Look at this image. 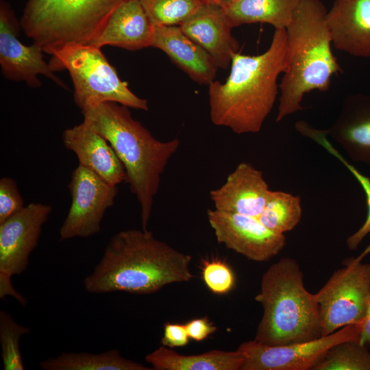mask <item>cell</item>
Here are the masks:
<instances>
[{
	"mask_svg": "<svg viewBox=\"0 0 370 370\" xmlns=\"http://www.w3.org/2000/svg\"><path fill=\"white\" fill-rule=\"evenodd\" d=\"M190 338L196 341H202L217 330L207 317L197 318L185 324Z\"/></svg>",
	"mask_w": 370,
	"mask_h": 370,
	"instance_id": "32",
	"label": "cell"
},
{
	"mask_svg": "<svg viewBox=\"0 0 370 370\" xmlns=\"http://www.w3.org/2000/svg\"><path fill=\"white\" fill-rule=\"evenodd\" d=\"M128 107L103 102L82 110L83 121L102 135L121 161L126 182L140 206L142 228L148 230L154 197L161 175L180 145L177 138L167 141L156 138Z\"/></svg>",
	"mask_w": 370,
	"mask_h": 370,
	"instance_id": "3",
	"label": "cell"
},
{
	"mask_svg": "<svg viewBox=\"0 0 370 370\" xmlns=\"http://www.w3.org/2000/svg\"><path fill=\"white\" fill-rule=\"evenodd\" d=\"M286 29H276L269 48L256 56H232L225 82L208 86L210 116L237 134L260 131L275 103L278 79L286 66Z\"/></svg>",
	"mask_w": 370,
	"mask_h": 370,
	"instance_id": "2",
	"label": "cell"
},
{
	"mask_svg": "<svg viewBox=\"0 0 370 370\" xmlns=\"http://www.w3.org/2000/svg\"><path fill=\"white\" fill-rule=\"evenodd\" d=\"M185 324L167 322L164 325L161 344L169 348L186 346L189 341Z\"/></svg>",
	"mask_w": 370,
	"mask_h": 370,
	"instance_id": "31",
	"label": "cell"
},
{
	"mask_svg": "<svg viewBox=\"0 0 370 370\" xmlns=\"http://www.w3.org/2000/svg\"><path fill=\"white\" fill-rule=\"evenodd\" d=\"M326 19L336 49L370 58V0H335Z\"/></svg>",
	"mask_w": 370,
	"mask_h": 370,
	"instance_id": "16",
	"label": "cell"
},
{
	"mask_svg": "<svg viewBox=\"0 0 370 370\" xmlns=\"http://www.w3.org/2000/svg\"><path fill=\"white\" fill-rule=\"evenodd\" d=\"M207 216L217 242L249 260L267 261L286 245L284 234L270 230L258 217L216 209L208 210Z\"/></svg>",
	"mask_w": 370,
	"mask_h": 370,
	"instance_id": "11",
	"label": "cell"
},
{
	"mask_svg": "<svg viewBox=\"0 0 370 370\" xmlns=\"http://www.w3.org/2000/svg\"><path fill=\"white\" fill-rule=\"evenodd\" d=\"M101 49L92 45L68 44L45 53L51 56L49 64L54 71H69L74 87V101L81 111L107 101L148 110V101L131 91Z\"/></svg>",
	"mask_w": 370,
	"mask_h": 370,
	"instance_id": "7",
	"label": "cell"
},
{
	"mask_svg": "<svg viewBox=\"0 0 370 370\" xmlns=\"http://www.w3.org/2000/svg\"><path fill=\"white\" fill-rule=\"evenodd\" d=\"M42 370H151L142 363L123 357L119 350L99 354L64 352L39 362Z\"/></svg>",
	"mask_w": 370,
	"mask_h": 370,
	"instance_id": "23",
	"label": "cell"
},
{
	"mask_svg": "<svg viewBox=\"0 0 370 370\" xmlns=\"http://www.w3.org/2000/svg\"><path fill=\"white\" fill-rule=\"evenodd\" d=\"M201 274L208 288L215 294L227 293L234 286L235 276L232 269L221 260H205Z\"/></svg>",
	"mask_w": 370,
	"mask_h": 370,
	"instance_id": "29",
	"label": "cell"
},
{
	"mask_svg": "<svg viewBox=\"0 0 370 370\" xmlns=\"http://www.w3.org/2000/svg\"><path fill=\"white\" fill-rule=\"evenodd\" d=\"M360 322L343 327L314 340L270 346L251 340L241 343L245 361L241 370H308L334 345L345 341L359 342Z\"/></svg>",
	"mask_w": 370,
	"mask_h": 370,
	"instance_id": "9",
	"label": "cell"
},
{
	"mask_svg": "<svg viewBox=\"0 0 370 370\" xmlns=\"http://www.w3.org/2000/svg\"><path fill=\"white\" fill-rule=\"evenodd\" d=\"M152 47L165 53L194 82L209 86L215 80L218 67L214 60L179 25L155 26Z\"/></svg>",
	"mask_w": 370,
	"mask_h": 370,
	"instance_id": "20",
	"label": "cell"
},
{
	"mask_svg": "<svg viewBox=\"0 0 370 370\" xmlns=\"http://www.w3.org/2000/svg\"><path fill=\"white\" fill-rule=\"evenodd\" d=\"M204 3L221 5L225 0H202Z\"/></svg>",
	"mask_w": 370,
	"mask_h": 370,
	"instance_id": "36",
	"label": "cell"
},
{
	"mask_svg": "<svg viewBox=\"0 0 370 370\" xmlns=\"http://www.w3.org/2000/svg\"><path fill=\"white\" fill-rule=\"evenodd\" d=\"M360 344L370 348V297L364 318L360 322Z\"/></svg>",
	"mask_w": 370,
	"mask_h": 370,
	"instance_id": "34",
	"label": "cell"
},
{
	"mask_svg": "<svg viewBox=\"0 0 370 370\" xmlns=\"http://www.w3.org/2000/svg\"><path fill=\"white\" fill-rule=\"evenodd\" d=\"M255 299L263 308L254 338L257 342L278 346L321 336L316 294L305 288L303 273L294 259L282 258L268 268Z\"/></svg>",
	"mask_w": 370,
	"mask_h": 370,
	"instance_id": "5",
	"label": "cell"
},
{
	"mask_svg": "<svg viewBox=\"0 0 370 370\" xmlns=\"http://www.w3.org/2000/svg\"><path fill=\"white\" fill-rule=\"evenodd\" d=\"M127 0H28L21 25L44 52L68 44L91 45Z\"/></svg>",
	"mask_w": 370,
	"mask_h": 370,
	"instance_id": "6",
	"label": "cell"
},
{
	"mask_svg": "<svg viewBox=\"0 0 370 370\" xmlns=\"http://www.w3.org/2000/svg\"><path fill=\"white\" fill-rule=\"evenodd\" d=\"M301 214L299 196L270 190L265 206L258 218L270 230L284 234L297 226Z\"/></svg>",
	"mask_w": 370,
	"mask_h": 370,
	"instance_id": "24",
	"label": "cell"
},
{
	"mask_svg": "<svg viewBox=\"0 0 370 370\" xmlns=\"http://www.w3.org/2000/svg\"><path fill=\"white\" fill-rule=\"evenodd\" d=\"M180 27L210 54L218 68L230 66L232 56L238 52L240 44L232 35L233 27L220 5L204 3Z\"/></svg>",
	"mask_w": 370,
	"mask_h": 370,
	"instance_id": "15",
	"label": "cell"
},
{
	"mask_svg": "<svg viewBox=\"0 0 370 370\" xmlns=\"http://www.w3.org/2000/svg\"><path fill=\"white\" fill-rule=\"evenodd\" d=\"M68 188L71 203L59 230L60 241L97 234L106 210L114 204L117 186L78 164L72 172Z\"/></svg>",
	"mask_w": 370,
	"mask_h": 370,
	"instance_id": "10",
	"label": "cell"
},
{
	"mask_svg": "<svg viewBox=\"0 0 370 370\" xmlns=\"http://www.w3.org/2000/svg\"><path fill=\"white\" fill-rule=\"evenodd\" d=\"M191 260L148 230H121L112 236L83 286L92 294H151L168 284L190 281L195 277Z\"/></svg>",
	"mask_w": 370,
	"mask_h": 370,
	"instance_id": "1",
	"label": "cell"
},
{
	"mask_svg": "<svg viewBox=\"0 0 370 370\" xmlns=\"http://www.w3.org/2000/svg\"><path fill=\"white\" fill-rule=\"evenodd\" d=\"M269 191L262 172L241 162L223 185L210 192V197L216 210L258 217Z\"/></svg>",
	"mask_w": 370,
	"mask_h": 370,
	"instance_id": "14",
	"label": "cell"
},
{
	"mask_svg": "<svg viewBox=\"0 0 370 370\" xmlns=\"http://www.w3.org/2000/svg\"><path fill=\"white\" fill-rule=\"evenodd\" d=\"M145 360L155 370H241L245 356L238 349L183 355L161 345L146 355Z\"/></svg>",
	"mask_w": 370,
	"mask_h": 370,
	"instance_id": "21",
	"label": "cell"
},
{
	"mask_svg": "<svg viewBox=\"0 0 370 370\" xmlns=\"http://www.w3.org/2000/svg\"><path fill=\"white\" fill-rule=\"evenodd\" d=\"M327 136V134L324 132L319 133L315 136L314 141L338 159L347 168L360 184L365 194L367 208L366 219L362 225L346 240V245L349 249L355 250L364 238L370 233V178L363 175L352 164L349 163L331 144Z\"/></svg>",
	"mask_w": 370,
	"mask_h": 370,
	"instance_id": "28",
	"label": "cell"
},
{
	"mask_svg": "<svg viewBox=\"0 0 370 370\" xmlns=\"http://www.w3.org/2000/svg\"><path fill=\"white\" fill-rule=\"evenodd\" d=\"M140 1L155 26H180L204 4L202 0Z\"/></svg>",
	"mask_w": 370,
	"mask_h": 370,
	"instance_id": "26",
	"label": "cell"
},
{
	"mask_svg": "<svg viewBox=\"0 0 370 370\" xmlns=\"http://www.w3.org/2000/svg\"><path fill=\"white\" fill-rule=\"evenodd\" d=\"M51 211L50 205L32 202L0 223V274L12 278L27 269Z\"/></svg>",
	"mask_w": 370,
	"mask_h": 370,
	"instance_id": "12",
	"label": "cell"
},
{
	"mask_svg": "<svg viewBox=\"0 0 370 370\" xmlns=\"http://www.w3.org/2000/svg\"><path fill=\"white\" fill-rule=\"evenodd\" d=\"M299 0H225L220 5L233 27L255 23L286 29Z\"/></svg>",
	"mask_w": 370,
	"mask_h": 370,
	"instance_id": "22",
	"label": "cell"
},
{
	"mask_svg": "<svg viewBox=\"0 0 370 370\" xmlns=\"http://www.w3.org/2000/svg\"><path fill=\"white\" fill-rule=\"evenodd\" d=\"M155 25L140 0H127L112 12L102 32L91 44L99 48L110 45L136 51L152 47Z\"/></svg>",
	"mask_w": 370,
	"mask_h": 370,
	"instance_id": "19",
	"label": "cell"
},
{
	"mask_svg": "<svg viewBox=\"0 0 370 370\" xmlns=\"http://www.w3.org/2000/svg\"><path fill=\"white\" fill-rule=\"evenodd\" d=\"M30 329L17 323L10 313L0 311V343L4 370H23L20 341Z\"/></svg>",
	"mask_w": 370,
	"mask_h": 370,
	"instance_id": "27",
	"label": "cell"
},
{
	"mask_svg": "<svg viewBox=\"0 0 370 370\" xmlns=\"http://www.w3.org/2000/svg\"><path fill=\"white\" fill-rule=\"evenodd\" d=\"M328 132L353 162L370 165V95L347 96Z\"/></svg>",
	"mask_w": 370,
	"mask_h": 370,
	"instance_id": "18",
	"label": "cell"
},
{
	"mask_svg": "<svg viewBox=\"0 0 370 370\" xmlns=\"http://www.w3.org/2000/svg\"><path fill=\"white\" fill-rule=\"evenodd\" d=\"M369 254H370V243L369 244L365 247V249L363 250V251L356 258H355V260L358 262L362 261V260L367 256Z\"/></svg>",
	"mask_w": 370,
	"mask_h": 370,
	"instance_id": "35",
	"label": "cell"
},
{
	"mask_svg": "<svg viewBox=\"0 0 370 370\" xmlns=\"http://www.w3.org/2000/svg\"><path fill=\"white\" fill-rule=\"evenodd\" d=\"M21 195L15 180L10 177L0 179V223L24 207Z\"/></svg>",
	"mask_w": 370,
	"mask_h": 370,
	"instance_id": "30",
	"label": "cell"
},
{
	"mask_svg": "<svg viewBox=\"0 0 370 370\" xmlns=\"http://www.w3.org/2000/svg\"><path fill=\"white\" fill-rule=\"evenodd\" d=\"M18 26L15 15L8 3L0 5V65L3 75L8 79L25 82L31 87L41 86L38 75L48 77L58 86L67 88L54 74L43 57V49L33 43L27 46L18 38Z\"/></svg>",
	"mask_w": 370,
	"mask_h": 370,
	"instance_id": "13",
	"label": "cell"
},
{
	"mask_svg": "<svg viewBox=\"0 0 370 370\" xmlns=\"http://www.w3.org/2000/svg\"><path fill=\"white\" fill-rule=\"evenodd\" d=\"M316 293L320 310L321 336L361 322L370 297V262L344 260Z\"/></svg>",
	"mask_w": 370,
	"mask_h": 370,
	"instance_id": "8",
	"label": "cell"
},
{
	"mask_svg": "<svg viewBox=\"0 0 370 370\" xmlns=\"http://www.w3.org/2000/svg\"><path fill=\"white\" fill-rule=\"evenodd\" d=\"M312 370H370V352L358 341H343L332 347Z\"/></svg>",
	"mask_w": 370,
	"mask_h": 370,
	"instance_id": "25",
	"label": "cell"
},
{
	"mask_svg": "<svg viewBox=\"0 0 370 370\" xmlns=\"http://www.w3.org/2000/svg\"><path fill=\"white\" fill-rule=\"evenodd\" d=\"M62 143L77 156L79 164L117 186L126 181L125 168L109 142L84 121L63 131Z\"/></svg>",
	"mask_w": 370,
	"mask_h": 370,
	"instance_id": "17",
	"label": "cell"
},
{
	"mask_svg": "<svg viewBox=\"0 0 370 370\" xmlns=\"http://www.w3.org/2000/svg\"><path fill=\"white\" fill-rule=\"evenodd\" d=\"M327 12L320 0H299L286 28V66L279 84L277 123L301 110L306 94L328 91L332 76L342 71L332 51Z\"/></svg>",
	"mask_w": 370,
	"mask_h": 370,
	"instance_id": "4",
	"label": "cell"
},
{
	"mask_svg": "<svg viewBox=\"0 0 370 370\" xmlns=\"http://www.w3.org/2000/svg\"><path fill=\"white\" fill-rule=\"evenodd\" d=\"M8 295L14 297L22 306L26 305L27 299L14 288L11 278L0 274V297L4 298Z\"/></svg>",
	"mask_w": 370,
	"mask_h": 370,
	"instance_id": "33",
	"label": "cell"
}]
</instances>
